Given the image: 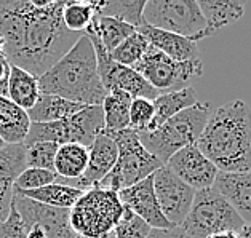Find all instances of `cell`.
Segmentation results:
<instances>
[{
    "label": "cell",
    "mask_w": 251,
    "mask_h": 238,
    "mask_svg": "<svg viewBox=\"0 0 251 238\" xmlns=\"http://www.w3.org/2000/svg\"><path fill=\"white\" fill-rule=\"evenodd\" d=\"M64 0H0L2 56L35 77L44 75L80 39L63 24Z\"/></svg>",
    "instance_id": "1"
},
{
    "label": "cell",
    "mask_w": 251,
    "mask_h": 238,
    "mask_svg": "<svg viewBox=\"0 0 251 238\" xmlns=\"http://www.w3.org/2000/svg\"><path fill=\"white\" fill-rule=\"evenodd\" d=\"M195 145L221 173L251 171V111L242 99L211 112Z\"/></svg>",
    "instance_id": "2"
},
{
    "label": "cell",
    "mask_w": 251,
    "mask_h": 238,
    "mask_svg": "<svg viewBox=\"0 0 251 238\" xmlns=\"http://www.w3.org/2000/svg\"><path fill=\"white\" fill-rule=\"evenodd\" d=\"M40 93L54 95L82 106H101L107 91L98 74L93 45L80 35L74 47L39 77Z\"/></svg>",
    "instance_id": "3"
},
{
    "label": "cell",
    "mask_w": 251,
    "mask_h": 238,
    "mask_svg": "<svg viewBox=\"0 0 251 238\" xmlns=\"http://www.w3.org/2000/svg\"><path fill=\"white\" fill-rule=\"evenodd\" d=\"M211 115L210 102H197L165 121L154 131L138 133L141 144L162 165L176 152L197 143Z\"/></svg>",
    "instance_id": "4"
},
{
    "label": "cell",
    "mask_w": 251,
    "mask_h": 238,
    "mask_svg": "<svg viewBox=\"0 0 251 238\" xmlns=\"http://www.w3.org/2000/svg\"><path fill=\"white\" fill-rule=\"evenodd\" d=\"M124 213L119 192L104 187L85 190L69 210V222L77 235L85 238H107Z\"/></svg>",
    "instance_id": "5"
},
{
    "label": "cell",
    "mask_w": 251,
    "mask_h": 238,
    "mask_svg": "<svg viewBox=\"0 0 251 238\" xmlns=\"http://www.w3.org/2000/svg\"><path fill=\"white\" fill-rule=\"evenodd\" d=\"M104 133L109 134L115 141V144H117L119 155L111 173L102 179V182L98 187L111 189V190L119 192L122 189L131 187L143 179L149 178L158 168L163 167L141 144L139 134L134 130H131V128H126V130L122 131H114V133H107V131Z\"/></svg>",
    "instance_id": "6"
},
{
    "label": "cell",
    "mask_w": 251,
    "mask_h": 238,
    "mask_svg": "<svg viewBox=\"0 0 251 238\" xmlns=\"http://www.w3.org/2000/svg\"><path fill=\"white\" fill-rule=\"evenodd\" d=\"M243 225L229 201L211 187L195 192L191 211L179 229L186 238H208L223 232L238 234Z\"/></svg>",
    "instance_id": "7"
},
{
    "label": "cell",
    "mask_w": 251,
    "mask_h": 238,
    "mask_svg": "<svg viewBox=\"0 0 251 238\" xmlns=\"http://www.w3.org/2000/svg\"><path fill=\"white\" fill-rule=\"evenodd\" d=\"M104 131L101 106H87L77 114L53 123H30L24 145L34 143L80 144L90 147L98 134Z\"/></svg>",
    "instance_id": "8"
},
{
    "label": "cell",
    "mask_w": 251,
    "mask_h": 238,
    "mask_svg": "<svg viewBox=\"0 0 251 238\" xmlns=\"http://www.w3.org/2000/svg\"><path fill=\"white\" fill-rule=\"evenodd\" d=\"M143 24L182 35L197 44L205 39V20L197 0H146Z\"/></svg>",
    "instance_id": "9"
},
{
    "label": "cell",
    "mask_w": 251,
    "mask_h": 238,
    "mask_svg": "<svg viewBox=\"0 0 251 238\" xmlns=\"http://www.w3.org/2000/svg\"><path fill=\"white\" fill-rule=\"evenodd\" d=\"M133 69L158 93H167L175 88L179 90L181 85L203 75V64L200 58L177 63L151 45Z\"/></svg>",
    "instance_id": "10"
},
{
    "label": "cell",
    "mask_w": 251,
    "mask_h": 238,
    "mask_svg": "<svg viewBox=\"0 0 251 238\" xmlns=\"http://www.w3.org/2000/svg\"><path fill=\"white\" fill-rule=\"evenodd\" d=\"M152 182L163 216L173 227H179L191 211L195 190L171 173L165 165L152 174Z\"/></svg>",
    "instance_id": "11"
},
{
    "label": "cell",
    "mask_w": 251,
    "mask_h": 238,
    "mask_svg": "<svg viewBox=\"0 0 251 238\" xmlns=\"http://www.w3.org/2000/svg\"><path fill=\"white\" fill-rule=\"evenodd\" d=\"M11 203L20 213V216L26 221L29 227L39 225L45 230L48 238H75L77 234L71 227L69 222V210L51 208V206L42 205L21 193L13 190Z\"/></svg>",
    "instance_id": "12"
},
{
    "label": "cell",
    "mask_w": 251,
    "mask_h": 238,
    "mask_svg": "<svg viewBox=\"0 0 251 238\" xmlns=\"http://www.w3.org/2000/svg\"><path fill=\"white\" fill-rule=\"evenodd\" d=\"M119 149L114 139L106 133L98 134L93 144L88 147V165L85 173L75 181H61L56 178V184L69 186L78 189V190H90L98 187L102 179L111 173L115 162H117Z\"/></svg>",
    "instance_id": "13"
},
{
    "label": "cell",
    "mask_w": 251,
    "mask_h": 238,
    "mask_svg": "<svg viewBox=\"0 0 251 238\" xmlns=\"http://www.w3.org/2000/svg\"><path fill=\"white\" fill-rule=\"evenodd\" d=\"M165 167L195 192L211 189L219 173L218 168L201 154L195 144L176 152L165 163Z\"/></svg>",
    "instance_id": "14"
},
{
    "label": "cell",
    "mask_w": 251,
    "mask_h": 238,
    "mask_svg": "<svg viewBox=\"0 0 251 238\" xmlns=\"http://www.w3.org/2000/svg\"><path fill=\"white\" fill-rule=\"evenodd\" d=\"M119 198L122 201V205L126 206L134 214H138L143 221L148 222L151 225V229H158V230L173 229V225L167 221L160 206H158L152 176L143 179L131 187L119 190Z\"/></svg>",
    "instance_id": "15"
},
{
    "label": "cell",
    "mask_w": 251,
    "mask_h": 238,
    "mask_svg": "<svg viewBox=\"0 0 251 238\" xmlns=\"http://www.w3.org/2000/svg\"><path fill=\"white\" fill-rule=\"evenodd\" d=\"M213 189L229 201V205L245 224H251V171L221 173L219 171Z\"/></svg>",
    "instance_id": "16"
},
{
    "label": "cell",
    "mask_w": 251,
    "mask_h": 238,
    "mask_svg": "<svg viewBox=\"0 0 251 238\" xmlns=\"http://www.w3.org/2000/svg\"><path fill=\"white\" fill-rule=\"evenodd\" d=\"M24 169V144L5 145L0 149V222L8 216L13 200V184Z\"/></svg>",
    "instance_id": "17"
},
{
    "label": "cell",
    "mask_w": 251,
    "mask_h": 238,
    "mask_svg": "<svg viewBox=\"0 0 251 238\" xmlns=\"http://www.w3.org/2000/svg\"><path fill=\"white\" fill-rule=\"evenodd\" d=\"M136 30L148 40V44L152 48H155V50H158L160 53L167 54L168 58L177 61V63H184V61H192V59L200 58L199 47L191 39L167 32V30L146 26V24L139 26Z\"/></svg>",
    "instance_id": "18"
},
{
    "label": "cell",
    "mask_w": 251,
    "mask_h": 238,
    "mask_svg": "<svg viewBox=\"0 0 251 238\" xmlns=\"http://www.w3.org/2000/svg\"><path fill=\"white\" fill-rule=\"evenodd\" d=\"M102 82L104 90L107 91H124L131 99L136 97H146V99L154 101L155 97L160 95L157 90H154L151 85L144 80L141 74H138L133 67H125L117 63H112L111 67L100 77Z\"/></svg>",
    "instance_id": "19"
},
{
    "label": "cell",
    "mask_w": 251,
    "mask_h": 238,
    "mask_svg": "<svg viewBox=\"0 0 251 238\" xmlns=\"http://www.w3.org/2000/svg\"><path fill=\"white\" fill-rule=\"evenodd\" d=\"M205 20V39L245 15V5L238 0H197Z\"/></svg>",
    "instance_id": "20"
},
{
    "label": "cell",
    "mask_w": 251,
    "mask_h": 238,
    "mask_svg": "<svg viewBox=\"0 0 251 238\" xmlns=\"http://www.w3.org/2000/svg\"><path fill=\"white\" fill-rule=\"evenodd\" d=\"M30 128L29 115L8 97L0 96V139L7 145L24 144Z\"/></svg>",
    "instance_id": "21"
},
{
    "label": "cell",
    "mask_w": 251,
    "mask_h": 238,
    "mask_svg": "<svg viewBox=\"0 0 251 238\" xmlns=\"http://www.w3.org/2000/svg\"><path fill=\"white\" fill-rule=\"evenodd\" d=\"M197 93L192 87H184L179 90L167 91V93H160L152 104H154V120L149 126L148 131H154L158 126L163 125L165 121L175 117L186 109L197 104ZM146 133V131H144Z\"/></svg>",
    "instance_id": "22"
},
{
    "label": "cell",
    "mask_w": 251,
    "mask_h": 238,
    "mask_svg": "<svg viewBox=\"0 0 251 238\" xmlns=\"http://www.w3.org/2000/svg\"><path fill=\"white\" fill-rule=\"evenodd\" d=\"M83 107L78 102L67 101L64 97L54 95H44L39 96L37 102L27 111L30 123H53V121L64 120L71 115L82 111Z\"/></svg>",
    "instance_id": "23"
},
{
    "label": "cell",
    "mask_w": 251,
    "mask_h": 238,
    "mask_svg": "<svg viewBox=\"0 0 251 238\" xmlns=\"http://www.w3.org/2000/svg\"><path fill=\"white\" fill-rule=\"evenodd\" d=\"M39 77L10 64V78H8V91L7 97L15 102L18 107L29 111L40 96Z\"/></svg>",
    "instance_id": "24"
},
{
    "label": "cell",
    "mask_w": 251,
    "mask_h": 238,
    "mask_svg": "<svg viewBox=\"0 0 251 238\" xmlns=\"http://www.w3.org/2000/svg\"><path fill=\"white\" fill-rule=\"evenodd\" d=\"M88 165V147L80 144H61L54 157V173L61 181H75Z\"/></svg>",
    "instance_id": "25"
},
{
    "label": "cell",
    "mask_w": 251,
    "mask_h": 238,
    "mask_svg": "<svg viewBox=\"0 0 251 238\" xmlns=\"http://www.w3.org/2000/svg\"><path fill=\"white\" fill-rule=\"evenodd\" d=\"M131 96L124 91H109L101 102L104 115V131L114 133L130 128V106Z\"/></svg>",
    "instance_id": "26"
},
{
    "label": "cell",
    "mask_w": 251,
    "mask_h": 238,
    "mask_svg": "<svg viewBox=\"0 0 251 238\" xmlns=\"http://www.w3.org/2000/svg\"><path fill=\"white\" fill-rule=\"evenodd\" d=\"M134 32H136V27H133L131 24L115 20V18L96 15L91 26L85 34H93L95 37L100 39L102 47L109 53H112L122 42L126 40Z\"/></svg>",
    "instance_id": "27"
},
{
    "label": "cell",
    "mask_w": 251,
    "mask_h": 238,
    "mask_svg": "<svg viewBox=\"0 0 251 238\" xmlns=\"http://www.w3.org/2000/svg\"><path fill=\"white\" fill-rule=\"evenodd\" d=\"M16 192L21 193L23 197L39 201L42 205L51 206V208H59V210H71L77 203V200L83 195V190H78V189L69 186L56 184V182L37 189V190H16Z\"/></svg>",
    "instance_id": "28"
},
{
    "label": "cell",
    "mask_w": 251,
    "mask_h": 238,
    "mask_svg": "<svg viewBox=\"0 0 251 238\" xmlns=\"http://www.w3.org/2000/svg\"><path fill=\"white\" fill-rule=\"evenodd\" d=\"M104 2V0H102ZM102 2H66L63 8V24L67 30L83 35L100 13Z\"/></svg>",
    "instance_id": "29"
},
{
    "label": "cell",
    "mask_w": 251,
    "mask_h": 238,
    "mask_svg": "<svg viewBox=\"0 0 251 238\" xmlns=\"http://www.w3.org/2000/svg\"><path fill=\"white\" fill-rule=\"evenodd\" d=\"M146 0H112V2H102L100 16H109L120 20L133 27L143 26V10Z\"/></svg>",
    "instance_id": "30"
},
{
    "label": "cell",
    "mask_w": 251,
    "mask_h": 238,
    "mask_svg": "<svg viewBox=\"0 0 251 238\" xmlns=\"http://www.w3.org/2000/svg\"><path fill=\"white\" fill-rule=\"evenodd\" d=\"M148 48H149L148 40L136 30V32L131 34L130 37L115 48L111 53V58L114 63H117L120 66L134 67L141 61V58L144 56V53L148 51Z\"/></svg>",
    "instance_id": "31"
},
{
    "label": "cell",
    "mask_w": 251,
    "mask_h": 238,
    "mask_svg": "<svg viewBox=\"0 0 251 238\" xmlns=\"http://www.w3.org/2000/svg\"><path fill=\"white\" fill-rule=\"evenodd\" d=\"M59 145L56 143H34L24 145L26 168H39L54 171V157Z\"/></svg>",
    "instance_id": "32"
},
{
    "label": "cell",
    "mask_w": 251,
    "mask_h": 238,
    "mask_svg": "<svg viewBox=\"0 0 251 238\" xmlns=\"http://www.w3.org/2000/svg\"><path fill=\"white\" fill-rule=\"evenodd\" d=\"M151 225L143 221L131 210L124 206V213L119 219L117 225L112 230L114 238H148L151 235Z\"/></svg>",
    "instance_id": "33"
},
{
    "label": "cell",
    "mask_w": 251,
    "mask_h": 238,
    "mask_svg": "<svg viewBox=\"0 0 251 238\" xmlns=\"http://www.w3.org/2000/svg\"><path fill=\"white\" fill-rule=\"evenodd\" d=\"M56 181V173L48 169L39 168H26L18 176L13 189L15 190H37L45 186H50Z\"/></svg>",
    "instance_id": "34"
},
{
    "label": "cell",
    "mask_w": 251,
    "mask_h": 238,
    "mask_svg": "<svg viewBox=\"0 0 251 238\" xmlns=\"http://www.w3.org/2000/svg\"><path fill=\"white\" fill-rule=\"evenodd\" d=\"M154 120V104L146 97H136L130 106V128L136 133H144Z\"/></svg>",
    "instance_id": "35"
},
{
    "label": "cell",
    "mask_w": 251,
    "mask_h": 238,
    "mask_svg": "<svg viewBox=\"0 0 251 238\" xmlns=\"http://www.w3.org/2000/svg\"><path fill=\"white\" fill-rule=\"evenodd\" d=\"M29 230L30 227L11 203L7 219L0 222V238H26Z\"/></svg>",
    "instance_id": "36"
},
{
    "label": "cell",
    "mask_w": 251,
    "mask_h": 238,
    "mask_svg": "<svg viewBox=\"0 0 251 238\" xmlns=\"http://www.w3.org/2000/svg\"><path fill=\"white\" fill-rule=\"evenodd\" d=\"M10 78V63L3 56H0V96L7 97Z\"/></svg>",
    "instance_id": "37"
},
{
    "label": "cell",
    "mask_w": 251,
    "mask_h": 238,
    "mask_svg": "<svg viewBox=\"0 0 251 238\" xmlns=\"http://www.w3.org/2000/svg\"><path fill=\"white\" fill-rule=\"evenodd\" d=\"M148 238H186V235L182 234V230H181L179 227L165 229V230L152 229L151 235H149Z\"/></svg>",
    "instance_id": "38"
},
{
    "label": "cell",
    "mask_w": 251,
    "mask_h": 238,
    "mask_svg": "<svg viewBox=\"0 0 251 238\" xmlns=\"http://www.w3.org/2000/svg\"><path fill=\"white\" fill-rule=\"evenodd\" d=\"M26 238H48V235L45 234V230L39 227V225H32L30 230L27 232V237Z\"/></svg>",
    "instance_id": "39"
},
{
    "label": "cell",
    "mask_w": 251,
    "mask_h": 238,
    "mask_svg": "<svg viewBox=\"0 0 251 238\" xmlns=\"http://www.w3.org/2000/svg\"><path fill=\"white\" fill-rule=\"evenodd\" d=\"M238 237L240 238H251V224H245L240 229V232H238Z\"/></svg>",
    "instance_id": "40"
},
{
    "label": "cell",
    "mask_w": 251,
    "mask_h": 238,
    "mask_svg": "<svg viewBox=\"0 0 251 238\" xmlns=\"http://www.w3.org/2000/svg\"><path fill=\"white\" fill-rule=\"evenodd\" d=\"M208 238H240V237H238V234H235V232H223V234H216Z\"/></svg>",
    "instance_id": "41"
},
{
    "label": "cell",
    "mask_w": 251,
    "mask_h": 238,
    "mask_svg": "<svg viewBox=\"0 0 251 238\" xmlns=\"http://www.w3.org/2000/svg\"><path fill=\"white\" fill-rule=\"evenodd\" d=\"M3 48H5V40L2 39V35H0V56L3 54Z\"/></svg>",
    "instance_id": "42"
},
{
    "label": "cell",
    "mask_w": 251,
    "mask_h": 238,
    "mask_svg": "<svg viewBox=\"0 0 251 238\" xmlns=\"http://www.w3.org/2000/svg\"><path fill=\"white\" fill-rule=\"evenodd\" d=\"M5 145H7V144H5V143L2 141V139H0V149H2V147H5Z\"/></svg>",
    "instance_id": "43"
},
{
    "label": "cell",
    "mask_w": 251,
    "mask_h": 238,
    "mask_svg": "<svg viewBox=\"0 0 251 238\" xmlns=\"http://www.w3.org/2000/svg\"><path fill=\"white\" fill-rule=\"evenodd\" d=\"M75 238H85V237H80V235H77Z\"/></svg>",
    "instance_id": "44"
},
{
    "label": "cell",
    "mask_w": 251,
    "mask_h": 238,
    "mask_svg": "<svg viewBox=\"0 0 251 238\" xmlns=\"http://www.w3.org/2000/svg\"><path fill=\"white\" fill-rule=\"evenodd\" d=\"M107 238H114V237H112V235H109V237H107Z\"/></svg>",
    "instance_id": "45"
}]
</instances>
